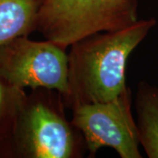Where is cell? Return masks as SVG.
Instances as JSON below:
<instances>
[{
  "mask_svg": "<svg viewBox=\"0 0 158 158\" xmlns=\"http://www.w3.org/2000/svg\"><path fill=\"white\" fill-rule=\"evenodd\" d=\"M128 87L114 99L94 102L72 109V124L84 137L89 157L102 148H111L120 158H141L136 121Z\"/></svg>",
  "mask_w": 158,
  "mask_h": 158,
  "instance_id": "obj_4",
  "label": "cell"
},
{
  "mask_svg": "<svg viewBox=\"0 0 158 158\" xmlns=\"http://www.w3.org/2000/svg\"><path fill=\"white\" fill-rule=\"evenodd\" d=\"M0 74L24 90L46 88L63 96L68 91V55L48 40L20 36L0 46Z\"/></svg>",
  "mask_w": 158,
  "mask_h": 158,
  "instance_id": "obj_5",
  "label": "cell"
},
{
  "mask_svg": "<svg viewBox=\"0 0 158 158\" xmlns=\"http://www.w3.org/2000/svg\"><path fill=\"white\" fill-rule=\"evenodd\" d=\"M62 95L38 88L27 94L0 158H80L87 151L82 134L65 114Z\"/></svg>",
  "mask_w": 158,
  "mask_h": 158,
  "instance_id": "obj_2",
  "label": "cell"
},
{
  "mask_svg": "<svg viewBox=\"0 0 158 158\" xmlns=\"http://www.w3.org/2000/svg\"><path fill=\"white\" fill-rule=\"evenodd\" d=\"M141 19L125 28L91 34L70 46L65 107L114 99L128 88L126 82L130 55L156 26Z\"/></svg>",
  "mask_w": 158,
  "mask_h": 158,
  "instance_id": "obj_1",
  "label": "cell"
},
{
  "mask_svg": "<svg viewBox=\"0 0 158 158\" xmlns=\"http://www.w3.org/2000/svg\"><path fill=\"white\" fill-rule=\"evenodd\" d=\"M135 110L140 145L148 157L158 158V86L144 81L139 83Z\"/></svg>",
  "mask_w": 158,
  "mask_h": 158,
  "instance_id": "obj_6",
  "label": "cell"
},
{
  "mask_svg": "<svg viewBox=\"0 0 158 158\" xmlns=\"http://www.w3.org/2000/svg\"><path fill=\"white\" fill-rule=\"evenodd\" d=\"M137 0H43L37 31L67 49L91 34L115 31L138 20Z\"/></svg>",
  "mask_w": 158,
  "mask_h": 158,
  "instance_id": "obj_3",
  "label": "cell"
},
{
  "mask_svg": "<svg viewBox=\"0 0 158 158\" xmlns=\"http://www.w3.org/2000/svg\"><path fill=\"white\" fill-rule=\"evenodd\" d=\"M43 0H0V46L37 30Z\"/></svg>",
  "mask_w": 158,
  "mask_h": 158,
  "instance_id": "obj_7",
  "label": "cell"
},
{
  "mask_svg": "<svg viewBox=\"0 0 158 158\" xmlns=\"http://www.w3.org/2000/svg\"><path fill=\"white\" fill-rule=\"evenodd\" d=\"M26 97L24 89L11 84L0 74V148L11 135Z\"/></svg>",
  "mask_w": 158,
  "mask_h": 158,
  "instance_id": "obj_8",
  "label": "cell"
}]
</instances>
